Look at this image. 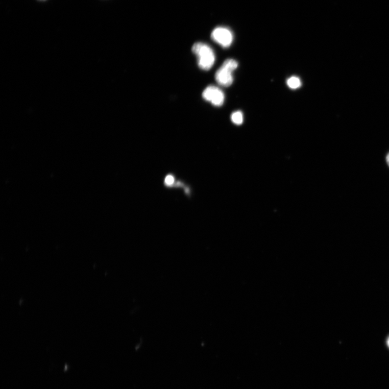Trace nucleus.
<instances>
[{
  "label": "nucleus",
  "mask_w": 389,
  "mask_h": 389,
  "mask_svg": "<svg viewBox=\"0 0 389 389\" xmlns=\"http://www.w3.org/2000/svg\"><path fill=\"white\" fill-rule=\"evenodd\" d=\"M192 51L197 56L198 66L201 70L211 69L215 61V55L211 47L206 44L197 43L193 45Z\"/></svg>",
  "instance_id": "obj_1"
},
{
  "label": "nucleus",
  "mask_w": 389,
  "mask_h": 389,
  "mask_svg": "<svg viewBox=\"0 0 389 389\" xmlns=\"http://www.w3.org/2000/svg\"><path fill=\"white\" fill-rule=\"evenodd\" d=\"M212 39L223 48H228L232 44L234 39L233 33L227 28L219 27L213 30Z\"/></svg>",
  "instance_id": "obj_2"
},
{
  "label": "nucleus",
  "mask_w": 389,
  "mask_h": 389,
  "mask_svg": "<svg viewBox=\"0 0 389 389\" xmlns=\"http://www.w3.org/2000/svg\"><path fill=\"white\" fill-rule=\"evenodd\" d=\"M202 97L206 101L211 102L214 106H221L224 102V94L217 87L210 86L203 91Z\"/></svg>",
  "instance_id": "obj_3"
},
{
  "label": "nucleus",
  "mask_w": 389,
  "mask_h": 389,
  "mask_svg": "<svg viewBox=\"0 0 389 389\" xmlns=\"http://www.w3.org/2000/svg\"><path fill=\"white\" fill-rule=\"evenodd\" d=\"M234 71L222 65V67L215 74V80L220 86L229 87L234 81L233 72Z\"/></svg>",
  "instance_id": "obj_4"
},
{
  "label": "nucleus",
  "mask_w": 389,
  "mask_h": 389,
  "mask_svg": "<svg viewBox=\"0 0 389 389\" xmlns=\"http://www.w3.org/2000/svg\"><path fill=\"white\" fill-rule=\"evenodd\" d=\"M287 85L292 89H296L301 86L302 83L298 77L292 76L287 80Z\"/></svg>",
  "instance_id": "obj_5"
},
{
  "label": "nucleus",
  "mask_w": 389,
  "mask_h": 389,
  "mask_svg": "<svg viewBox=\"0 0 389 389\" xmlns=\"http://www.w3.org/2000/svg\"><path fill=\"white\" fill-rule=\"evenodd\" d=\"M231 120L236 125H241L243 122V113L237 111L233 113L231 116Z\"/></svg>",
  "instance_id": "obj_6"
},
{
  "label": "nucleus",
  "mask_w": 389,
  "mask_h": 389,
  "mask_svg": "<svg viewBox=\"0 0 389 389\" xmlns=\"http://www.w3.org/2000/svg\"><path fill=\"white\" fill-rule=\"evenodd\" d=\"M174 182V178L171 175H168L165 179V184L167 186H171Z\"/></svg>",
  "instance_id": "obj_7"
},
{
  "label": "nucleus",
  "mask_w": 389,
  "mask_h": 389,
  "mask_svg": "<svg viewBox=\"0 0 389 389\" xmlns=\"http://www.w3.org/2000/svg\"><path fill=\"white\" fill-rule=\"evenodd\" d=\"M386 160H387V164H388V165L389 166V153L387 156Z\"/></svg>",
  "instance_id": "obj_8"
},
{
  "label": "nucleus",
  "mask_w": 389,
  "mask_h": 389,
  "mask_svg": "<svg viewBox=\"0 0 389 389\" xmlns=\"http://www.w3.org/2000/svg\"><path fill=\"white\" fill-rule=\"evenodd\" d=\"M387 343H388V346H389V338L388 339V340Z\"/></svg>",
  "instance_id": "obj_9"
}]
</instances>
